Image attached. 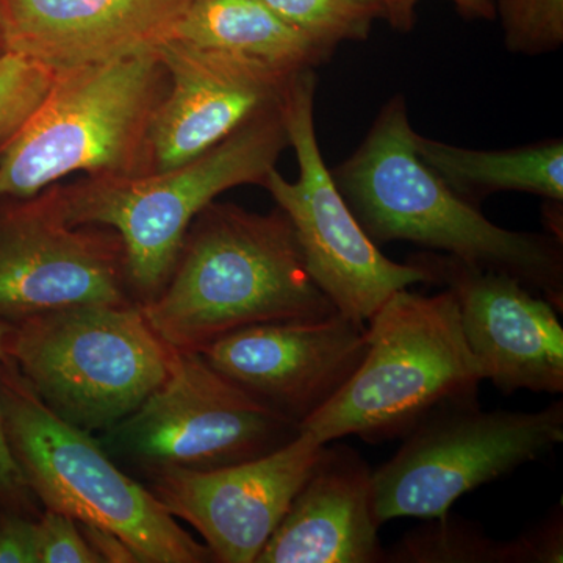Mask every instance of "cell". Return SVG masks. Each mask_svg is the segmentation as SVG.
<instances>
[{
  "label": "cell",
  "instance_id": "1",
  "mask_svg": "<svg viewBox=\"0 0 563 563\" xmlns=\"http://www.w3.org/2000/svg\"><path fill=\"white\" fill-rule=\"evenodd\" d=\"M404 95L385 102L350 157L331 169L374 243L409 242L506 274L563 306L562 240L499 228L418 157Z\"/></svg>",
  "mask_w": 563,
  "mask_h": 563
},
{
  "label": "cell",
  "instance_id": "2",
  "mask_svg": "<svg viewBox=\"0 0 563 563\" xmlns=\"http://www.w3.org/2000/svg\"><path fill=\"white\" fill-rule=\"evenodd\" d=\"M140 307L172 350L196 352L246 325L336 312L284 210L214 201L192 220L163 290Z\"/></svg>",
  "mask_w": 563,
  "mask_h": 563
},
{
  "label": "cell",
  "instance_id": "3",
  "mask_svg": "<svg viewBox=\"0 0 563 563\" xmlns=\"http://www.w3.org/2000/svg\"><path fill=\"white\" fill-rule=\"evenodd\" d=\"M168 85L155 49L57 70L38 109L0 147V199L31 198L74 173H154L151 125Z\"/></svg>",
  "mask_w": 563,
  "mask_h": 563
},
{
  "label": "cell",
  "instance_id": "4",
  "mask_svg": "<svg viewBox=\"0 0 563 563\" xmlns=\"http://www.w3.org/2000/svg\"><path fill=\"white\" fill-rule=\"evenodd\" d=\"M287 147L280 102L176 168L62 185L66 218L73 225H102L120 235L132 298L144 306L172 277L192 220L221 192L262 185Z\"/></svg>",
  "mask_w": 563,
  "mask_h": 563
},
{
  "label": "cell",
  "instance_id": "5",
  "mask_svg": "<svg viewBox=\"0 0 563 563\" xmlns=\"http://www.w3.org/2000/svg\"><path fill=\"white\" fill-rule=\"evenodd\" d=\"M365 357L346 385L301 424L331 443L404 437L444 402L476 398L483 369L466 344L453 292H393L366 322Z\"/></svg>",
  "mask_w": 563,
  "mask_h": 563
},
{
  "label": "cell",
  "instance_id": "6",
  "mask_svg": "<svg viewBox=\"0 0 563 563\" xmlns=\"http://www.w3.org/2000/svg\"><path fill=\"white\" fill-rule=\"evenodd\" d=\"M0 409L11 454L46 509L118 533L143 563L214 561L88 431L51 410L9 355L0 361Z\"/></svg>",
  "mask_w": 563,
  "mask_h": 563
},
{
  "label": "cell",
  "instance_id": "7",
  "mask_svg": "<svg viewBox=\"0 0 563 563\" xmlns=\"http://www.w3.org/2000/svg\"><path fill=\"white\" fill-rule=\"evenodd\" d=\"M174 350L139 303L80 306L11 322L7 355L43 402L84 431H109L157 390Z\"/></svg>",
  "mask_w": 563,
  "mask_h": 563
},
{
  "label": "cell",
  "instance_id": "8",
  "mask_svg": "<svg viewBox=\"0 0 563 563\" xmlns=\"http://www.w3.org/2000/svg\"><path fill=\"white\" fill-rule=\"evenodd\" d=\"M563 442V402L537 412L481 409L476 398L435 407L373 470L377 523L442 517L462 496L495 483Z\"/></svg>",
  "mask_w": 563,
  "mask_h": 563
},
{
  "label": "cell",
  "instance_id": "9",
  "mask_svg": "<svg viewBox=\"0 0 563 563\" xmlns=\"http://www.w3.org/2000/svg\"><path fill=\"white\" fill-rule=\"evenodd\" d=\"M317 85L314 69L301 70L292 77L282 101L290 147L298 158V180H287L273 169L262 187L290 218L314 284L336 312L366 324L393 292L433 280L415 263L385 257L355 220L318 143Z\"/></svg>",
  "mask_w": 563,
  "mask_h": 563
},
{
  "label": "cell",
  "instance_id": "10",
  "mask_svg": "<svg viewBox=\"0 0 563 563\" xmlns=\"http://www.w3.org/2000/svg\"><path fill=\"white\" fill-rule=\"evenodd\" d=\"M107 432L150 473L210 472L279 450L301 426L222 376L201 352L174 351L161 387Z\"/></svg>",
  "mask_w": 563,
  "mask_h": 563
},
{
  "label": "cell",
  "instance_id": "11",
  "mask_svg": "<svg viewBox=\"0 0 563 563\" xmlns=\"http://www.w3.org/2000/svg\"><path fill=\"white\" fill-rule=\"evenodd\" d=\"M136 303L120 235L69 224L62 185L0 199V320L80 306Z\"/></svg>",
  "mask_w": 563,
  "mask_h": 563
},
{
  "label": "cell",
  "instance_id": "12",
  "mask_svg": "<svg viewBox=\"0 0 563 563\" xmlns=\"http://www.w3.org/2000/svg\"><path fill=\"white\" fill-rule=\"evenodd\" d=\"M453 292L466 344L484 380L512 395L563 391V328L558 309L521 282L439 252L409 258ZM561 312V310H559Z\"/></svg>",
  "mask_w": 563,
  "mask_h": 563
},
{
  "label": "cell",
  "instance_id": "13",
  "mask_svg": "<svg viewBox=\"0 0 563 563\" xmlns=\"http://www.w3.org/2000/svg\"><path fill=\"white\" fill-rule=\"evenodd\" d=\"M324 444L301 431L279 450L236 465L151 473L150 490L173 517L201 533L214 561L254 563Z\"/></svg>",
  "mask_w": 563,
  "mask_h": 563
},
{
  "label": "cell",
  "instance_id": "14",
  "mask_svg": "<svg viewBox=\"0 0 563 563\" xmlns=\"http://www.w3.org/2000/svg\"><path fill=\"white\" fill-rule=\"evenodd\" d=\"M366 350V324L335 312L246 325L199 352L222 376L301 426L342 390Z\"/></svg>",
  "mask_w": 563,
  "mask_h": 563
},
{
  "label": "cell",
  "instance_id": "15",
  "mask_svg": "<svg viewBox=\"0 0 563 563\" xmlns=\"http://www.w3.org/2000/svg\"><path fill=\"white\" fill-rule=\"evenodd\" d=\"M168 74L151 125L154 172L195 161L255 114L279 106L296 74L177 38L155 47Z\"/></svg>",
  "mask_w": 563,
  "mask_h": 563
},
{
  "label": "cell",
  "instance_id": "16",
  "mask_svg": "<svg viewBox=\"0 0 563 563\" xmlns=\"http://www.w3.org/2000/svg\"><path fill=\"white\" fill-rule=\"evenodd\" d=\"M192 0H0L2 49L57 73L154 51Z\"/></svg>",
  "mask_w": 563,
  "mask_h": 563
},
{
  "label": "cell",
  "instance_id": "17",
  "mask_svg": "<svg viewBox=\"0 0 563 563\" xmlns=\"http://www.w3.org/2000/svg\"><path fill=\"white\" fill-rule=\"evenodd\" d=\"M373 470L357 451L325 443L255 563H385Z\"/></svg>",
  "mask_w": 563,
  "mask_h": 563
},
{
  "label": "cell",
  "instance_id": "18",
  "mask_svg": "<svg viewBox=\"0 0 563 563\" xmlns=\"http://www.w3.org/2000/svg\"><path fill=\"white\" fill-rule=\"evenodd\" d=\"M173 38L290 74L317 69L333 55L282 20L263 0H192Z\"/></svg>",
  "mask_w": 563,
  "mask_h": 563
},
{
  "label": "cell",
  "instance_id": "19",
  "mask_svg": "<svg viewBox=\"0 0 563 563\" xmlns=\"http://www.w3.org/2000/svg\"><path fill=\"white\" fill-rule=\"evenodd\" d=\"M415 151L462 199L479 206L496 192L517 191L563 202V141L542 140L504 151H477L426 139Z\"/></svg>",
  "mask_w": 563,
  "mask_h": 563
},
{
  "label": "cell",
  "instance_id": "20",
  "mask_svg": "<svg viewBox=\"0 0 563 563\" xmlns=\"http://www.w3.org/2000/svg\"><path fill=\"white\" fill-rule=\"evenodd\" d=\"M426 521L385 553V563H525L518 537L499 542L450 512Z\"/></svg>",
  "mask_w": 563,
  "mask_h": 563
},
{
  "label": "cell",
  "instance_id": "21",
  "mask_svg": "<svg viewBox=\"0 0 563 563\" xmlns=\"http://www.w3.org/2000/svg\"><path fill=\"white\" fill-rule=\"evenodd\" d=\"M269 9L312 40L335 52L346 41L368 40L374 22L390 20V0H263Z\"/></svg>",
  "mask_w": 563,
  "mask_h": 563
},
{
  "label": "cell",
  "instance_id": "22",
  "mask_svg": "<svg viewBox=\"0 0 563 563\" xmlns=\"http://www.w3.org/2000/svg\"><path fill=\"white\" fill-rule=\"evenodd\" d=\"M504 44L517 55L550 54L563 44V0H498Z\"/></svg>",
  "mask_w": 563,
  "mask_h": 563
},
{
  "label": "cell",
  "instance_id": "23",
  "mask_svg": "<svg viewBox=\"0 0 563 563\" xmlns=\"http://www.w3.org/2000/svg\"><path fill=\"white\" fill-rule=\"evenodd\" d=\"M54 77V70L24 55L0 52V147L35 113Z\"/></svg>",
  "mask_w": 563,
  "mask_h": 563
},
{
  "label": "cell",
  "instance_id": "24",
  "mask_svg": "<svg viewBox=\"0 0 563 563\" xmlns=\"http://www.w3.org/2000/svg\"><path fill=\"white\" fill-rule=\"evenodd\" d=\"M35 526L40 563H101L69 515L46 509Z\"/></svg>",
  "mask_w": 563,
  "mask_h": 563
},
{
  "label": "cell",
  "instance_id": "25",
  "mask_svg": "<svg viewBox=\"0 0 563 563\" xmlns=\"http://www.w3.org/2000/svg\"><path fill=\"white\" fill-rule=\"evenodd\" d=\"M10 329L11 322L0 320V361L7 355ZM32 492L11 454L0 409V507L10 512L25 514L32 510Z\"/></svg>",
  "mask_w": 563,
  "mask_h": 563
},
{
  "label": "cell",
  "instance_id": "26",
  "mask_svg": "<svg viewBox=\"0 0 563 563\" xmlns=\"http://www.w3.org/2000/svg\"><path fill=\"white\" fill-rule=\"evenodd\" d=\"M0 563H40L35 521L10 510L0 515Z\"/></svg>",
  "mask_w": 563,
  "mask_h": 563
},
{
  "label": "cell",
  "instance_id": "27",
  "mask_svg": "<svg viewBox=\"0 0 563 563\" xmlns=\"http://www.w3.org/2000/svg\"><path fill=\"white\" fill-rule=\"evenodd\" d=\"M528 563H562L563 521L561 512H555L532 531L521 533Z\"/></svg>",
  "mask_w": 563,
  "mask_h": 563
},
{
  "label": "cell",
  "instance_id": "28",
  "mask_svg": "<svg viewBox=\"0 0 563 563\" xmlns=\"http://www.w3.org/2000/svg\"><path fill=\"white\" fill-rule=\"evenodd\" d=\"M421 0H390V20L388 24L395 31L410 32L415 24V10ZM462 18L468 21L496 20L495 0H450Z\"/></svg>",
  "mask_w": 563,
  "mask_h": 563
},
{
  "label": "cell",
  "instance_id": "29",
  "mask_svg": "<svg viewBox=\"0 0 563 563\" xmlns=\"http://www.w3.org/2000/svg\"><path fill=\"white\" fill-rule=\"evenodd\" d=\"M85 540L101 563H139L135 551L118 533L96 526L79 523Z\"/></svg>",
  "mask_w": 563,
  "mask_h": 563
},
{
  "label": "cell",
  "instance_id": "30",
  "mask_svg": "<svg viewBox=\"0 0 563 563\" xmlns=\"http://www.w3.org/2000/svg\"><path fill=\"white\" fill-rule=\"evenodd\" d=\"M0 52H3V49H2V40H0Z\"/></svg>",
  "mask_w": 563,
  "mask_h": 563
}]
</instances>
